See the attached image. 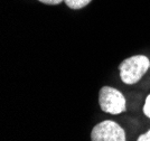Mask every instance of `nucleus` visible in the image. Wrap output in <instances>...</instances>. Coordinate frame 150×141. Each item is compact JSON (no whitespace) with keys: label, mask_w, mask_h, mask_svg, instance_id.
Listing matches in <instances>:
<instances>
[{"label":"nucleus","mask_w":150,"mask_h":141,"mask_svg":"<svg viewBox=\"0 0 150 141\" xmlns=\"http://www.w3.org/2000/svg\"><path fill=\"white\" fill-rule=\"evenodd\" d=\"M149 67L150 61L147 56L136 55L129 57L121 62V64L119 65L120 79L125 84L128 85L136 84L147 73Z\"/></svg>","instance_id":"f257e3e1"},{"label":"nucleus","mask_w":150,"mask_h":141,"mask_svg":"<svg viewBox=\"0 0 150 141\" xmlns=\"http://www.w3.org/2000/svg\"><path fill=\"white\" fill-rule=\"evenodd\" d=\"M99 104L102 111L110 114H120L125 111L123 94L111 86H103L99 92Z\"/></svg>","instance_id":"f03ea898"},{"label":"nucleus","mask_w":150,"mask_h":141,"mask_svg":"<svg viewBox=\"0 0 150 141\" xmlns=\"http://www.w3.org/2000/svg\"><path fill=\"white\" fill-rule=\"evenodd\" d=\"M92 141H125V132L122 127L111 120H105L92 129Z\"/></svg>","instance_id":"7ed1b4c3"},{"label":"nucleus","mask_w":150,"mask_h":141,"mask_svg":"<svg viewBox=\"0 0 150 141\" xmlns=\"http://www.w3.org/2000/svg\"><path fill=\"white\" fill-rule=\"evenodd\" d=\"M92 0H64L66 6L71 9H81L83 7L88 6Z\"/></svg>","instance_id":"20e7f679"},{"label":"nucleus","mask_w":150,"mask_h":141,"mask_svg":"<svg viewBox=\"0 0 150 141\" xmlns=\"http://www.w3.org/2000/svg\"><path fill=\"white\" fill-rule=\"evenodd\" d=\"M144 113L148 118H150V94L146 98V102L144 105Z\"/></svg>","instance_id":"39448f33"},{"label":"nucleus","mask_w":150,"mask_h":141,"mask_svg":"<svg viewBox=\"0 0 150 141\" xmlns=\"http://www.w3.org/2000/svg\"><path fill=\"white\" fill-rule=\"evenodd\" d=\"M38 1L45 5H59L64 0H38Z\"/></svg>","instance_id":"423d86ee"},{"label":"nucleus","mask_w":150,"mask_h":141,"mask_svg":"<svg viewBox=\"0 0 150 141\" xmlns=\"http://www.w3.org/2000/svg\"><path fill=\"white\" fill-rule=\"evenodd\" d=\"M137 141H150V130L147 131L144 135H139V138H138Z\"/></svg>","instance_id":"0eeeda50"}]
</instances>
